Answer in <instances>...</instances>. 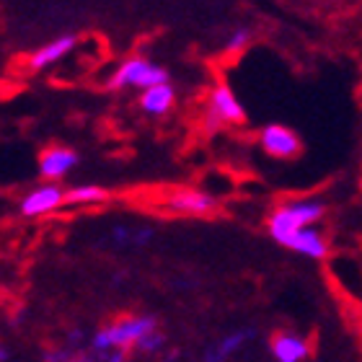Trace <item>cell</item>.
<instances>
[{
    "label": "cell",
    "instance_id": "1",
    "mask_svg": "<svg viewBox=\"0 0 362 362\" xmlns=\"http://www.w3.org/2000/svg\"><path fill=\"white\" fill-rule=\"evenodd\" d=\"M158 332V321L153 316H143V313H132V316H122L112 324L101 326L98 332L90 337V349L96 357H104L109 352H135L137 344L148 337V334Z\"/></svg>",
    "mask_w": 362,
    "mask_h": 362
},
{
    "label": "cell",
    "instance_id": "2",
    "mask_svg": "<svg viewBox=\"0 0 362 362\" xmlns=\"http://www.w3.org/2000/svg\"><path fill=\"white\" fill-rule=\"evenodd\" d=\"M326 215V204L321 199H290V202L277 204L274 210L269 212L267 218V230H269L272 241L282 243L290 238L293 233L303 230V228H313L318 226Z\"/></svg>",
    "mask_w": 362,
    "mask_h": 362
},
{
    "label": "cell",
    "instance_id": "3",
    "mask_svg": "<svg viewBox=\"0 0 362 362\" xmlns=\"http://www.w3.org/2000/svg\"><path fill=\"white\" fill-rule=\"evenodd\" d=\"M168 81H171L168 70L163 65H158V62L148 60V57H127L109 76V88L112 90L137 88L143 93V90L153 88V86L168 83Z\"/></svg>",
    "mask_w": 362,
    "mask_h": 362
},
{
    "label": "cell",
    "instance_id": "4",
    "mask_svg": "<svg viewBox=\"0 0 362 362\" xmlns=\"http://www.w3.org/2000/svg\"><path fill=\"white\" fill-rule=\"evenodd\" d=\"M243 119H246V109H243L241 98L235 96V90L228 83L212 86L210 93H207V101H204V129L218 132V129L243 124Z\"/></svg>",
    "mask_w": 362,
    "mask_h": 362
},
{
    "label": "cell",
    "instance_id": "5",
    "mask_svg": "<svg viewBox=\"0 0 362 362\" xmlns=\"http://www.w3.org/2000/svg\"><path fill=\"white\" fill-rule=\"evenodd\" d=\"M65 204H68V189H62L54 181H42V184L31 187L29 192L21 194V199H18V215L29 220L45 218V215H52V212H57Z\"/></svg>",
    "mask_w": 362,
    "mask_h": 362
},
{
    "label": "cell",
    "instance_id": "6",
    "mask_svg": "<svg viewBox=\"0 0 362 362\" xmlns=\"http://www.w3.org/2000/svg\"><path fill=\"white\" fill-rule=\"evenodd\" d=\"M259 148L269 156V158H277V160H293L300 156L303 151V143L298 132H293L290 127L285 124H264V127L259 129V137H257Z\"/></svg>",
    "mask_w": 362,
    "mask_h": 362
},
{
    "label": "cell",
    "instance_id": "7",
    "mask_svg": "<svg viewBox=\"0 0 362 362\" xmlns=\"http://www.w3.org/2000/svg\"><path fill=\"white\" fill-rule=\"evenodd\" d=\"M78 163H81V156L73 148H68V145H49V148L39 153V176H42V181H54L57 184Z\"/></svg>",
    "mask_w": 362,
    "mask_h": 362
},
{
    "label": "cell",
    "instance_id": "8",
    "mask_svg": "<svg viewBox=\"0 0 362 362\" xmlns=\"http://www.w3.org/2000/svg\"><path fill=\"white\" fill-rule=\"evenodd\" d=\"M171 212L176 215H210L218 207V199L202 189H192V187H181L168 192L166 202H163Z\"/></svg>",
    "mask_w": 362,
    "mask_h": 362
},
{
    "label": "cell",
    "instance_id": "9",
    "mask_svg": "<svg viewBox=\"0 0 362 362\" xmlns=\"http://www.w3.org/2000/svg\"><path fill=\"white\" fill-rule=\"evenodd\" d=\"M78 45V37L76 34H60V37L49 39L47 45H42L37 52L29 54V68L34 73H42V70H49L52 65L62 62L68 57Z\"/></svg>",
    "mask_w": 362,
    "mask_h": 362
},
{
    "label": "cell",
    "instance_id": "10",
    "mask_svg": "<svg viewBox=\"0 0 362 362\" xmlns=\"http://www.w3.org/2000/svg\"><path fill=\"white\" fill-rule=\"evenodd\" d=\"M282 249L295 251L298 257H305V259H310V262H321V259L329 257V241H326V235L321 233L316 226L303 228V230L293 233L282 243Z\"/></svg>",
    "mask_w": 362,
    "mask_h": 362
},
{
    "label": "cell",
    "instance_id": "11",
    "mask_svg": "<svg viewBox=\"0 0 362 362\" xmlns=\"http://www.w3.org/2000/svg\"><path fill=\"white\" fill-rule=\"evenodd\" d=\"M269 352L277 362H305L310 357V344L300 334L277 332V334H272Z\"/></svg>",
    "mask_w": 362,
    "mask_h": 362
},
{
    "label": "cell",
    "instance_id": "12",
    "mask_svg": "<svg viewBox=\"0 0 362 362\" xmlns=\"http://www.w3.org/2000/svg\"><path fill=\"white\" fill-rule=\"evenodd\" d=\"M174 106H176V88L171 83L153 86V88L143 90V93L137 96V109H140L145 117H151V119H160V117L171 114Z\"/></svg>",
    "mask_w": 362,
    "mask_h": 362
},
{
    "label": "cell",
    "instance_id": "13",
    "mask_svg": "<svg viewBox=\"0 0 362 362\" xmlns=\"http://www.w3.org/2000/svg\"><path fill=\"white\" fill-rule=\"evenodd\" d=\"M251 337H254L251 329H235V332L223 334L215 344L207 347V352H204V362H228L230 357H235L243 347H246V344H249Z\"/></svg>",
    "mask_w": 362,
    "mask_h": 362
},
{
    "label": "cell",
    "instance_id": "14",
    "mask_svg": "<svg viewBox=\"0 0 362 362\" xmlns=\"http://www.w3.org/2000/svg\"><path fill=\"white\" fill-rule=\"evenodd\" d=\"M109 235H112V241L117 246H148L153 241L156 230L148 226H124V223H119V226L112 228Z\"/></svg>",
    "mask_w": 362,
    "mask_h": 362
},
{
    "label": "cell",
    "instance_id": "15",
    "mask_svg": "<svg viewBox=\"0 0 362 362\" xmlns=\"http://www.w3.org/2000/svg\"><path fill=\"white\" fill-rule=\"evenodd\" d=\"M109 199V192L98 184H76L68 189V204L73 207H88V204H104Z\"/></svg>",
    "mask_w": 362,
    "mask_h": 362
},
{
    "label": "cell",
    "instance_id": "16",
    "mask_svg": "<svg viewBox=\"0 0 362 362\" xmlns=\"http://www.w3.org/2000/svg\"><path fill=\"white\" fill-rule=\"evenodd\" d=\"M251 39H254V31L249 26H235L226 37V52H241V49H246L251 45Z\"/></svg>",
    "mask_w": 362,
    "mask_h": 362
},
{
    "label": "cell",
    "instance_id": "17",
    "mask_svg": "<svg viewBox=\"0 0 362 362\" xmlns=\"http://www.w3.org/2000/svg\"><path fill=\"white\" fill-rule=\"evenodd\" d=\"M163 344H166V337L160 332H153V334H148L140 344H137V355H158L160 349H163Z\"/></svg>",
    "mask_w": 362,
    "mask_h": 362
}]
</instances>
